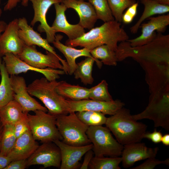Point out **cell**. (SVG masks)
<instances>
[{
  "instance_id": "obj_23",
  "label": "cell",
  "mask_w": 169,
  "mask_h": 169,
  "mask_svg": "<svg viewBox=\"0 0 169 169\" xmlns=\"http://www.w3.org/2000/svg\"><path fill=\"white\" fill-rule=\"evenodd\" d=\"M63 37L62 35L60 34L55 35L54 41L53 44L54 46L65 57L68 68L67 74L72 75L77 66V64L76 63L77 58L81 56L93 57L90 54V50L86 48L77 49L64 44L60 42Z\"/></svg>"
},
{
  "instance_id": "obj_4",
  "label": "cell",
  "mask_w": 169,
  "mask_h": 169,
  "mask_svg": "<svg viewBox=\"0 0 169 169\" xmlns=\"http://www.w3.org/2000/svg\"><path fill=\"white\" fill-rule=\"evenodd\" d=\"M58 83L56 80L50 81L42 77L35 79L27 86L30 95L39 99L48 110V113L56 116L71 112L67 100L56 90Z\"/></svg>"
},
{
  "instance_id": "obj_51",
  "label": "cell",
  "mask_w": 169,
  "mask_h": 169,
  "mask_svg": "<svg viewBox=\"0 0 169 169\" xmlns=\"http://www.w3.org/2000/svg\"><path fill=\"white\" fill-rule=\"evenodd\" d=\"M132 1L134 2H136V0H131Z\"/></svg>"
},
{
  "instance_id": "obj_10",
  "label": "cell",
  "mask_w": 169,
  "mask_h": 169,
  "mask_svg": "<svg viewBox=\"0 0 169 169\" xmlns=\"http://www.w3.org/2000/svg\"><path fill=\"white\" fill-rule=\"evenodd\" d=\"M3 61L8 74L16 75L31 70L40 73L48 80H55L60 77V75L65 73L63 70L47 68L39 69L33 67L21 60L12 53H7L3 56Z\"/></svg>"
},
{
  "instance_id": "obj_36",
  "label": "cell",
  "mask_w": 169,
  "mask_h": 169,
  "mask_svg": "<svg viewBox=\"0 0 169 169\" xmlns=\"http://www.w3.org/2000/svg\"><path fill=\"white\" fill-rule=\"evenodd\" d=\"M164 164L169 165V158H167L164 161H160L155 158L152 157L146 159L142 164L136 167L131 168V169H153L156 166Z\"/></svg>"
},
{
  "instance_id": "obj_7",
  "label": "cell",
  "mask_w": 169,
  "mask_h": 169,
  "mask_svg": "<svg viewBox=\"0 0 169 169\" xmlns=\"http://www.w3.org/2000/svg\"><path fill=\"white\" fill-rule=\"evenodd\" d=\"M34 112L33 115L27 114L30 131L34 139L42 143L62 141L56 125V116L41 110Z\"/></svg>"
},
{
  "instance_id": "obj_3",
  "label": "cell",
  "mask_w": 169,
  "mask_h": 169,
  "mask_svg": "<svg viewBox=\"0 0 169 169\" xmlns=\"http://www.w3.org/2000/svg\"><path fill=\"white\" fill-rule=\"evenodd\" d=\"M105 125L123 146L140 142L147 128L145 124L134 120L130 110L123 107L107 118Z\"/></svg>"
},
{
  "instance_id": "obj_49",
  "label": "cell",
  "mask_w": 169,
  "mask_h": 169,
  "mask_svg": "<svg viewBox=\"0 0 169 169\" xmlns=\"http://www.w3.org/2000/svg\"><path fill=\"white\" fill-rule=\"evenodd\" d=\"M1 2V0H0V17L1 16L2 13V9L0 7Z\"/></svg>"
},
{
  "instance_id": "obj_27",
  "label": "cell",
  "mask_w": 169,
  "mask_h": 169,
  "mask_svg": "<svg viewBox=\"0 0 169 169\" xmlns=\"http://www.w3.org/2000/svg\"><path fill=\"white\" fill-rule=\"evenodd\" d=\"M27 114L24 113L20 105L13 100L0 109V120L3 125H14Z\"/></svg>"
},
{
  "instance_id": "obj_18",
  "label": "cell",
  "mask_w": 169,
  "mask_h": 169,
  "mask_svg": "<svg viewBox=\"0 0 169 169\" xmlns=\"http://www.w3.org/2000/svg\"><path fill=\"white\" fill-rule=\"evenodd\" d=\"M158 150V147H148L140 142L124 145L121 155L122 166L128 168L137 161L155 157Z\"/></svg>"
},
{
  "instance_id": "obj_41",
  "label": "cell",
  "mask_w": 169,
  "mask_h": 169,
  "mask_svg": "<svg viewBox=\"0 0 169 169\" xmlns=\"http://www.w3.org/2000/svg\"><path fill=\"white\" fill-rule=\"evenodd\" d=\"M94 152L92 149L88 151L85 154L84 161L81 165L80 169H87L88 168L89 164L93 157Z\"/></svg>"
},
{
  "instance_id": "obj_14",
  "label": "cell",
  "mask_w": 169,
  "mask_h": 169,
  "mask_svg": "<svg viewBox=\"0 0 169 169\" xmlns=\"http://www.w3.org/2000/svg\"><path fill=\"white\" fill-rule=\"evenodd\" d=\"M19 29L18 19H15L7 24L0 35V56L7 53L17 56L22 52L25 44L19 36Z\"/></svg>"
},
{
  "instance_id": "obj_9",
  "label": "cell",
  "mask_w": 169,
  "mask_h": 169,
  "mask_svg": "<svg viewBox=\"0 0 169 169\" xmlns=\"http://www.w3.org/2000/svg\"><path fill=\"white\" fill-rule=\"evenodd\" d=\"M17 56L26 63L36 68H49L63 70V66L60 63L63 60L61 57L47 51L46 54H43L38 51L35 45H25L22 52Z\"/></svg>"
},
{
  "instance_id": "obj_26",
  "label": "cell",
  "mask_w": 169,
  "mask_h": 169,
  "mask_svg": "<svg viewBox=\"0 0 169 169\" xmlns=\"http://www.w3.org/2000/svg\"><path fill=\"white\" fill-rule=\"evenodd\" d=\"M95 62L99 67H101L102 62L92 57H87L78 63L73 74L74 78L76 79H80L81 82L85 85L92 84L94 81L92 72Z\"/></svg>"
},
{
  "instance_id": "obj_22",
  "label": "cell",
  "mask_w": 169,
  "mask_h": 169,
  "mask_svg": "<svg viewBox=\"0 0 169 169\" xmlns=\"http://www.w3.org/2000/svg\"><path fill=\"white\" fill-rule=\"evenodd\" d=\"M38 146L30 131H28L17 138L13 147L7 155L12 161L27 159Z\"/></svg>"
},
{
  "instance_id": "obj_40",
  "label": "cell",
  "mask_w": 169,
  "mask_h": 169,
  "mask_svg": "<svg viewBox=\"0 0 169 169\" xmlns=\"http://www.w3.org/2000/svg\"><path fill=\"white\" fill-rule=\"evenodd\" d=\"M27 166V159L12 161L4 169H24Z\"/></svg>"
},
{
  "instance_id": "obj_46",
  "label": "cell",
  "mask_w": 169,
  "mask_h": 169,
  "mask_svg": "<svg viewBox=\"0 0 169 169\" xmlns=\"http://www.w3.org/2000/svg\"><path fill=\"white\" fill-rule=\"evenodd\" d=\"M161 4L169 5V0H153Z\"/></svg>"
},
{
  "instance_id": "obj_39",
  "label": "cell",
  "mask_w": 169,
  "mask_h": 169,
  "mask_svg": "<svg viewBox=\"0 0 169 169\" xmlns=\"http://www.w3.org/2000/svg\"><path fill=\"white\" fill-rule=\"evenodd\" d=\"M162 134L160 131H157L155 129L152 132H146L143 136V138H146L156 144L161 142Z\"/></svg>"
},
{
  "instance_id": "obj_50",
  "label": "cell",
  "mask_w": 169,
  "mask_h": 169,
  "mask_svg": "<svg viewBox=\"0 0 169 169\" xmlns=\"http://www.w3.org/2000/svg\"><path fill=\"white\" fill-rule=\"evenodd\" d=\"M60 3H61L62 2L63 0H58Z\"/></svg>"
},
{
  "instance_id": "obj_19",
  "label": "cell",
  "mask_w": 169,
  "mask_h": 169,
  "mask_svg": "<svg viewBox=\"0 0 169 169\" xmlns=\"http://www.w3.org/2000/svg\"><path fill=\"white\" fill-rule=\"evenodd\" d=\"M60 3L54 4L56 17L51 26L53 31L55 33L58 32L64 33L69 40L74 39L80 37L85 33L84 28L79 23L72 24L68 22L65 15L67 8L63 3Z\"/></svg>"
},
{
  "instance_id": "obj_16",
  "label": "cell",
  "mask_w": 169,
  "mask_h": 169,
  "mask_svg": "<svg viewBox=\"0 0 169 169\" xmlns=\"http://www.w3.org/2000/svg\"><path fill=\"white\" fill-rule=\"evenodd\" d=\"M59 148L61 155L60 169H77L81 166L79 161L89 150L92 149L93 144L81 146H71L60 140L53 141Z\"/></svg>"
},
{
  "instance_id": "obj_38",
  "label": "cell",
  "mask_w": 169,
  "mask_h": 169,
  "mask_svg": "<svg viewBox=\"0 0 169 169\" xmlns=\"http://www.w3.org/2000/svg\"><path fill=\"white\" fill-rule=\"evenodd\" d=\"M138 6V3L136 2L129 7L126 12L123 14L122 22L125 24L131 23L136 15Z\"/></svg>"
},
{
  "instance_id": "obj_47",
  "label": "cell",
  "mask_w": 169,
  "mask_h": 169,
  "mask_svg": "<svg viewBox=\"0 0 169 169\" xmlns=\"http://www.w3.org/2000/svg\"><path fill=\"white\" fill-rule=\"evenodd\" d=\"M3 128L4 125H3L0 120V146Z\"/></svg>"
},
{
  "instance_id": "obj_42",
  "label": "cell",
  "mask_w": 169,
  "mask_h": 169,
  "mask_svg": "<svg viewBox=\"0 0 169 169\" xmlns=\"http://www.w3.org/2000/svg\"><path fill=\"white\" fill-rule=\"evenodd\" d=\"M12 161V159L8 155H4L0 153V169H4Z\"/></svg>"
},
{
  "instance_id": "obj_2",
  "label": "cell",
  "mask_w": 169,
  "mask_h": 169,
  "mask_svg": "<svg viewBox=\"0 0 169 169\" xmlns=\"http://www.w3.org/2000/svg\"><path fill=\"white\" fill-rule=\"evenodd\" d=\"M115 54L118 61L131 57L142 63H168L169 34L158 33L151 41L139 46L132 47L127 41L121 42Z\"/></svg>"
},
{
  "instance_id": "obj_48",
  "label": "cell",
  "mask_w": 169,
  "mask_h": 169,
  "mask_svg": "<svg viewBox=\"0 0 169 169\" xmlns=\"http://www.w3.org/2000/svg\"><path fill=\"white\" fill-rule=\"evenodd\" d=\"M29 0H22L21 4L24 7H27L28 5V3Z\"/></svg>"
},
{
  "instance_id": "obj_21",
  "label": "cell",
  "mask_w": 169,
  "mask_h": 169,
  "mask_svg": "<svg viewBox=\"0 0 169 169\" xmlns=\"http://www.w3.org/2000/svg\"><path fill=\"white\" fill-rule=\"evenodd\" d=\"M19 35L24 44L27 46L37 45L41 47L54 54L59 55L54 48L51 46L46 39L43 38L40 34L34 30L29 25L24 17L18 19Z\"/></svg>"
},
{
  "instance_id": "obj_13",
  "label": "cell",
  "mask_w": 169,
  "mask_h": 169,
  "mask_svg": "<svg viewBox=\"0 0 169 169\" xmlns=\"http://www.w3.org/2000/svg\"><path fill=\"white\" fill-rule=\"evenodd\" d=\"M10 79L13 93V100L20 105L24 113H28L30 111L34 112L37 110L46 112L48 111L45 107L42 106L29 94L25 79L23 77L11 75Z\"/></svg>"
},
{
  "instance_id": "obj_6",
  "label": "cell",
  "mask_w": 169,
  "mask_h": 169,
  "mask_svg": "<svg viewBox=\"0 0 169 169\" xmlns=\"http://www.w3.org/2000/svg\"><path fill=\"white\" fill-rule=\"evenodd\" d=\"M86 134L93 144L92 150L95 156L116 157L121 155L124 146L114 138L107 127L89 126Z\"/></svg>"
},
{
  "instance_id": "obj_12",
  "label": "cell",
  "mask_w": 169,
  "mask_h": 169,
  "mask_svg": "<svg viewBox=\"0 0 169 169\" xmlns=\"http://www.w3.org/2000/svg\"><path fill=\"white\" fill-rule=\"evenodd\" d=\"M149 21L142 23L141 33L138 37L127 40L132 47L142 46L151 41L158 33H164L169 24V14L149 18Z\"/></svg>"
},
{
  "instance_id": "obj_52",
  "label": "cell",
  "mask_w": 169,
  "mask_h": 169,
  "mask_svg": "<svg viewBox=\"0 0 169 169\" xmlns=\"http://www.w3.org/2000/svg\"><path fill=\"white\" fill-rule=\"evenodd\" d=\"M83 0V1H84V0Z\"/></svg>"
},
{
  "instance_id": "obj_45",
  "label": "cell",
  "mask_w": 169,
  "mask_h": 169,
  "mask_svg": "<svg viewBox=\"0 0 169 169\" xmlns=\"http://www.w3.org/2000/svg\"><path fill=\"white\" fill-rule=\"evenodd\" d=\"M7 24L4 21H0V35L5 30Z\"/></svg>"
},
{
  "instance_id": "obj_32",
  "label": "cell",
  "mask_w": 169,
  "mask_h": 169,
  "mask_svg": "<svg viewBox=\"0 0 169 169\" xmlns=\"http://www.w3.org/2000/svg\"><path fill=\"white\" fill-rule=\"evenodd\" d=\"M17 139L13 125H4L0 144V153L7 156L13 147Z\"/></svg>"
},
{
  "instance_id": "obj_8",
  "label": "cell",
  "mask_w": 169,
  "mask_h": 169,
  "mask_svg": "<svg viewBox=\"0 0 169 169\" xmlns=\"http://www.w3.org/2000/svg\"><path fill=\"white\" fill-rule=\"evenodd\" d=\"M169 97L165 95H154L150 100L149 104L142 112L132 115L136 120L148 119L152 120L156 128L161 127L169 131Z\"/></svg>"
},
{
  "instance_id": "obj_25",
  "label": "cell",
  "mask_w": 169,
  "mask_h": 169,
  "mask_svg": "<svg viewBox=\"0 0 169 169\" xmlns=\"http://www.w3.org/2000/svg\"><path fill=\"white\" fill-rule=\"evenodd\" d=\"M144 6L143 12L138 20L130 28V32L136 33L141 25L146 19L156 14H161L169 12V5L160 4L153 0H140Z\"/></svg>"
},
{
  "instance_id": "obj_20",
  "label": "cell",
  "mask_w": 169,
  "mask_h": 169,
  "mask_svg": "<svg viewBox=\"0 0 169 169\" xmlns=\"http://www.w3.org/2000/svg\"><path fill=\"white\" fill-rule=\"evenodd\" d=\"M63 3L68 8H71L77 13L79 18L78 23L84 28H93L98 18L92 5L89 2L81 0H63Z\"/></svg>"
},
{
  "instance_id": "obj_29",
  "label": "cell",
  "mask_w": 169,
  "mask_h": 169,
  "mask_svg": "<svg viewBox=\"0 0 169 169\" xmlns=\"http://www.w3.org/2000/svg\"><path fill=\"white\" fill-rule=\"evenodd\" d=\"M90 53L94 59L100 60L105 65L115 66L117 64L118 60L115 52L106 44L95 48L90 50Z\"/></svg>"
},
{
  "instance_id": "obj_35",
  "label": "cell",
  "mask_w": 169,
  "mask_h": 169,
  "mask_svg": "<svg viewBox=\"0 0 169 169\" xmlns=\"http://www.w3.org/2000/svg\"><path fill=\"white\" fill-rule=\"evenodd\" d=\"M107 1L115 20L120 23L124 11L136 3L131 0H107Z\"/></svg>"
},
{
  "instance_id": "obj_17",
  "label": "cell",
  "mask_w": 169,
  "mask_h": 169,
  "mask_svg": "<svg viewBox=\"0 0 169 169\" xmlns=\"http://www.w3.org/2000/svg\"><path fill=\"white\" fill-rule=\"evenodd\" d=\"M32 4L34 14L30 23L33 27L35 23L39 22L40 24L38 28L40 32H45L46 39L49 43L54 41L55 33L53 31L51 26L48 23L46 18V14L50 7L53 4L60 3L58 0H29Z\"/></svg>"
},
{
  "instance_id": "obj_34",
  "label": "cell",
  "mask_w": 169,
  "mask_h": 169,
  "mask_svg": "<svg viewBox=\"0 0 169 169\" xmlns=\"http://www.w3.org/2000/svg\"><path fill=\"white\" fill-rule=\"evenodd\" d=\"M94 7L98 19L104 22L115 20L107 0H88Z\"/></svg>"
},
{
  "instance_id": "obj_5",
  "label": "cell",
  "mask_w": 169,
  "mask_h": 169,
  "mask_svg": "<svg viewBox=\"0 0 169 169\" xmlns=\"http://www.w3.org/2000/svg\"><path fill=\"white\" fill-rule=\"evenodd\" d=\"M68 114L56 116V125L62 137V141L75 146L91 143L86 134L89 126L79 118L75 112Z\"/></svg>"
},
{
  "instance_id": "obj_15",
  "label": "cell",
  "mask_w": 169,
  "mask_h": 169,
  "mask_svg": "<svg viewBox=\"0 0 169 169\" xmlns=\"http://www.w3.org/2000/svg\"><path fill=\"white\" fill-rule=\"evenodd\" d=\"M71 112L91 110L110 115H114L123 107L124 103L119 100L100 101L90 99L78 101L67 100Z\"/></svg>"
},
{
  "instance_id": "obj_53",
  "label": "cell",
  "mask_w": 169,
  "mask_h": 169,
  "mask_svg": "<svg viewBox=\"0 0 169 169\" xmlns=\"http://www.w3.org/2000/svg\"></svg>"
},
{
  "instance_id": "obj_28",
  "label": "cell",
  "mask_w": 169,
  "mask_h": 169,
  "mask_svg": "<svg viewBox=\"0 0 169 169\" xmlns=\"http://www.w3.org/2000/svg\"><path fill=\"white\" fill-rule=\"evenodd\" d=\"M0 109L13 100V93L10 77L6 68L4 63L0 56Z\"/></svg>"
},
{
  "instance_id": "obj_43",
  "label": "cell",
  "mask_w": 169,
  "mask_h": 169,
  "mask_svg": "<svg viewBox=\"0 0 169 169\" xmlns=\"http://www.w3.org/2000/svg\"><path fill=\"white\" fill-rule=\"evenodd\" d=\"M22 0H8L5 5L4 9V11H10L15 8L18 3Z\"/></svg>"
},
{
  "instance_id": "obj_11",
  "label": "cell",
  "mask_w": 169,
  "mask_h": 169,
  "mask_svg": "<svg viewBox=\"0 0 169 169\" xmlns=\"http://www.w3.org/2000/svg\"><path fill=\"white\" fill-rule=\"evenodd\" d=\"M61 162L59 148L53 142H48L39 145L27 159V166L41 165L44 168L50 166L60 168Z\"/></svg>"
},
{
  "instance_id": "obj_44",
  "label": "cell",
  "mask_w": 169,
  "mask_h": 169,
  "mask_svg": "<svg viewBox=\"0 0 169 169\" xmlns=\"http://www.w3.org/2000/svg\"><path fill=\"white\" fill-rule=\"evenodd\" d=\"M161 142L164 145L169 146V134H166L162 136Z\"/></svg>"
},
{
  "instance_id": "obj_31",
  "label": "cell",
  "mask_w": 169,
  "mask_h": 169,
  "mask_svg": "<svg viewBox=\"0 0 169 169\" xmlns=\"http://www.w3.org/2000/svg\"><path fill=\"white\" fill-rule=\"evenodd\" d=\"M121 157H93L89 166L90 169H120Z\"/></svg>"
},
{
  "instance_id": "obj_1",
  "label": "cell",
  "mask_w": 169,
  "mask_h": 169,
  "mask_svg": "<svg viewBox=\"0 0 169 169\" xmlns=\"http://www.w3.org/2000/svg\"><path fill=\"white\" fill-rule=\"evenodd\" d=\"M129 39V36L121 26V23L114 20L93 28L75 39H68L65 45L74 48L79 46L91 50L100 45L106 44L115 52L118 42L127 41Z\"/></svg>"
},
{
  "instance_id": "obj_24",
  "label": "cell",
  "mask_w": 169,
  "mask_h": 169,
  "mask_svg": "<svg viewBox=\"0 0 169 169\" xmlns=\"http://www.w3.org/2000/svg\"><path fill=\"white\" fill-rule=\"evenodd\" d=\"M55 90L61 96L70 100L78 101L89 99V89L72 84L65 81H59Z\"/></svg>"
},
{
  "instance_id": "obj_37",
  "label": "cell",
  "mask_w": 169,
  "mask_h": 169,
  "mask_svg": "<svg viewBox=\"0 0 169 169\" xmlns=\"http://www.w3.org/2000/svg\"><path fill=\"white\" fill-rule=\"evenodd\" d=\"M27 114L13 125L14 133L17 138L28 131H30L28 121Z\"/></svg>"
},
{
  "instance_id": "obj_33",
  "label": "cell",
  "mask_w": 169,
  "mask_h": 169,
  "mask_svg": "<svg viewBox=\"0 0 169 169\" xmlns=\"http://www.w3.org/2000/svg\"><path fill=\"white\" fill-rule=\"evenodd\" d=\"M89 99L105 101L114 100L109 92L108 84L105 80H102L96 85L89 89Z\"/></svg>"
},
{
  "instance_id": "obj_30",
  "label": "cell",
  "mask_w": 169,
  "mask_h": 169,
  "mask_svg": "<svg viewBox=\"0 0 169 169\" xmlns=\"http://www.w3.org/2000/svg\"><path fill=\"white\" fill-rule=\"evenodd\" d=\"M75 113L79 118L88 126L105 124L107 118L102 113L93 111H82Z\"/></svg>"
}]
</instances>
